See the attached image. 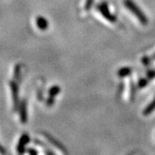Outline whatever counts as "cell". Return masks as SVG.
<instances>
[{
	"label": "cell",
	"instance_id": "cell-16",
	"mask_svg": "<svg viewBox=\"0 0 155 155\" xmlns=\"http://www.w3.org/2000/svg\"><path fill=\"white\" fill-rule=\"evenodd\" d=\"M150 61H152V60H154V59H155V54L153 55V56H152V57H150Z\"/></svg>",
	"mask_w": 155,
	"mask_h": 155
},
{
	"label": "cell",
	"instance_id": "cell-13",
	"mask_svg": "<svg viewBox=\"0 0 155 155\" xmlns=\"http://www.w3.org/2000/svg\"><path fill=\"white\" fill-rule=\"evenodd\" d=\"M147 78H148L149 79L154 78H155V70H151V71H150L147 73Z\"/></svg>",
	"mask_w": 155,
	"mask_h": 155
},
{
	"label": "cell",
	"instance_id": "cell-5",
	"mask_svg": "<svg viewBox=\"0 0 155 155\" xmlns=\"http://www.w3.org/2000/svg\"><path fill=\"white\" fill-rule=\"evenodd\" d=\"M21 120L22 123H25L27 121V108H26V102L23 101L21 104Z\"/></svg>",
	"mask_w": 155,
	"mask_h": 155
},
{
	"label": "cell",
	"instance_id": "cell-11",
	"mask_svg": "<svg viewBox=\"0 0 155 155\" xmlns=\"http://www.w3.org/2000/svg\"><path fill=\"white\" fill-rule=\"evenodd\" d=\"M93 2L94 0H86V4H85V6H84V10L85 11H89L90 9L91 8V6L93 5Z\"/></svg>",
	"mask_w": 155,
	"mask_h": 155
},
{
	"label": "cell",
	"instance_id": "cell-10",
	"mask_svg": "<svg viewBox=\"0 0 155 155\" xmlns=\"http://www.w3.org/2000/svg\"><path fill=\"white\" fill-rule=\"evenodd\" d=\"M59 92H60V87L58 86H54L49 90L48 94L49 96L51 97H55L59 94Z\"/></svg>",
	"mask_w": 155,
	"mask_h": 155
},
{
	"label": "cell",
	"instance_id": "cell-1",
	"mask_svg": "<svg viewBox=\"0 0 155 155\" xmlns=\"http://www.w3.org/2000/svg\"><path fill=\"white\" fill-rule=\"evenodd\" d=\"M124 6L132 13L133 15H135V16L139 19V21L143 25H147V23H148V19H147V16L144 15V13L140 10L139 6L135 4V2L133 0H124Z\"/></svg>",
	"mask_w": 155,
	"mask_h": 155
},
{
	"label": "cell",
	"instance_id": "cell-4",
	"mask_svg": "<svg viewBox=\"0 0 155 155\" xmlns=\"http://www.w3.org/2000/svg\"><path fill=\"white\" fill-rule=\"evenodd\" d=\"M36 23H37V27L41 30H46L48 27V22L47 19L44 17H37V18L36 19Z\"/></svg>",
	"mask_w": 155,
	"mask_h": 155
},
{
	"label": "cell",
	"instance_id": "cell-9",
	"mask_svg": "<svg viewBox=\"0 0 155 155\" xmlns=\"http://www.w3.org/2000/svg\"><path fill=\"white\" fill-rule=\"evenodd\" d=\"M11 87H12L13 91V96H14V101H15V105H18L17 103L18 101V88L15 82L11 83Z\"/></svg>",
	"mask_w": 155,
	"mask_h": 155
},
{
	"label": "cell",
	"instance_id": "cell-8",
	"mask_svg": "<svg viewBox=\"0 0 155 155\" xmlns=\"http://www.w3.org/2000/svg\"><path fill=\"white\" fill-rule=\"evenodd\" d=\"M131 71H132L131 68L126 67V68H121V69L119 70L118 72H117V74H118V76H120V77L124 78L127 77V76L130 75L131 74Z\"/></svg>",
	"mask_w": 155,
	"mask_h": 155
},
{
	"label": "cell",
	"instance_id": "cell-2",
	"mask_svg": "<svg viewBox=\"0 0 155 155\" xmlns=\"http://www.w3.org/2000/svg\"><path fill=\"white\" fill-rule=\"evenodd\" d=\"M97 9L99 12L102 15V16L104 17V18L109 21L112 23H116L117 21V18H116L114 15H112L110 12V10L108 9V6L106 2H101L100 4L97 6Z\"/></svg>",
	"mask_w": 155,
	"mask_h": 155
},
{
	"label": "cell",
	"instance_id": "cell-6",
	"mask_svg": "<svg viewBox=\"0 0 155 155\" xmlns=\"http://www.w3.org/2000/svg\"><path fill=\"white\" fill-rule=\"evenodd\" d=\"M155 110V97L153 98V100L147 106V108L143 110V114L144 116H148V115L151 114L153 111Z\"/></svg>",
	"mask_w": 155,
	"mask_h": 155
},
{
	"label": "cell",
	"instance_id": "cell-7",
	"mask_svg": "<svg viewBox=\"0 0 155 155\" xmlns=\"http://www.w3.org/2000/svg\"><path fill=\"white\" fill-rule=\"evenodd\" d=\"M45 137H46V139H47L48 140L49 142H50V143H51V144H52V145H54V146H55V147H57V148H59V149L60 150H62V151L63 150L66 153V150H64V147H63V146H62L61 144H60V143H59V142H58L57 140H55V139H54V138H52V137H51V135H45Z\"/></svg>",
	"mask_w": 155,
	"mask_h": 155
},
{
	"label": "cell",
	"instance_id": "cell-14",
	"mask_svg": "<svg viewBox=\"0 0 155 155\" xmlns=\"http://www.w3.org/2000/svg\"><path fill=\"white\" fill-rule=\"evenodd\" d=\"M135 86H134V84L133 83H131V100H133L134 97H135Z\"/></svg>",
	"mask_w": 155,
	"mask_h": 155
},
{
	"label": "cell",
	"instance_id": "cell-12",
	"mask_svg": "<svg viewBox=\"0 0 155 155\" xmlns=\"http://www.w3.org/2000/svg\"><path fill=\"white\" fill-rule=\"evenodd\" d=\"M148 84V80L145 79V78H141L139 81V83H138V86L139 88H143L147 86V85Z\"/></svg>",
	"mask_w": 155,
	"mask_h": 155
},
{
	"label": "cell",
	"instance_id": "cell-3",
	"mask_svg": "<svg viewBox=\"0 0 155 155\" xmlns=\"http://www.w3.org/2000/svg\"><path fill=\"white\" fill-rule=\"evenodd\" d=\"M29 140H30V139H29V135L24 134L21 136V138L20 139V141H19L18 143V151L19 153H22L24 152L25 149V147L29 143Z\"/></svg>",
	"mask_w": 155,
	"mask_h": 155
},
{
	"label": "cell",
	"instance_id": "cell-15",
	"mask_svg": "<svg viewBox=\"0 0 155 155\" xmlns=\"http://www.w3.org/2000/svg\"><path fill=\"white\" fill-rule=\"evenodd\" d=\"M29 153H30V154H37L38 152H37V150H29Z\"/></svg>",
	"mask_w": 155,
	"mask_h": 155
}]
</instances>
